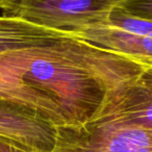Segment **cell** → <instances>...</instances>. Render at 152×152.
Returning <instances> with one entry per match:
<instances>
[{
    "label": "cell",
    "mask_w": 152,
    "mask_h": 152,
    "mask_svg": "<svg viewBox=\"0 0 152 152\" xmlns=\"http://www.w3.org/2000/svg\"><path fill=\"white\" fill-rule=\"evenodd\" d=\"M50 152H152V129L99 121L57 127Z\"/></svg>",
    "instance_id": "3957f363"
},
{
    "label": "cell",
    "mask_w": 152,
    "mask_h": 152,
    "mask_svg": "<svg viewBox=\"0 0 152 152\" xmlns=\"http://www.w3.org/2000/svg\"><path fill=\"white\" fill-rule=\"evenodd\" d=\"M117 7L134 17L152 20V0H120Z\"/></svg>",
    "instance_id": "ba28073f"
},
{
    "label": "cell",
    "mask_w": 152,
    "mask_h": 152,
    "mask_svg": "<svg viewBox=\"0 0 152 152\" xmlns=\"http://www.w3.org/2000/svg\"><path fill=\"white\" fill-rule=\"evenodd\" d=\"M0 152H31L14 142L0 137Z\"/></svg>",
    "instance_id": "9c48e42d"
},
{
    "label": "cell",
    "mask_w": 152,
    "mask_h": 152,
    "mask_svg": "<svg viewBox=\"0 0 152 152\" xmlns=\"http://www.w3.org/2000/svg\"><path fill=\"white\" fill-rule=\"evenodd\" d=\"M141 65L77 38L0 54V99L29 110L53 126L90 122Z\"/></svg>",
    "instance_id": "6da1fadb"
},
{
    "label": "cell",
    "mask_w": 152,
    "mask_h": 152,
    "mask_svg": "<svg viewBox=\"0 0 152 152\" xmlns=\"http://www.w3.org/2000/svg\"><path fill=\"white\" fill-rule=\"evenodd\" d=\"M92 121L152 129V68L116 90Z\"/></svg>",
    "instance_id": "5b68a950"
},
{
    "label": "cell",
    "mask_w": 152,
    "mask_h": 152,
    "mask_svg": "<svg viewBox=\"0 0 152 152\" xmlns=\"http://www.w3.org/2000/svg\"><path fill=\"white\" fill-rule=\"evenodd\" d=\"M72 37L152 68V20L131 16L115 7L104 21Z\"/></svg>",
    "instance_id": "277c9868"
},
{
    "label": "cell",
    "mask_w": 152,
    "mask_h": 152,
    "mask_svg": "<svg viewBox=\"0 0 152 152\" xmlns=\"http://www.w3.org/2000/svg\"><path fill=\"white\" fill-rule=\"evenodd\" d=\"M71 37L68 32L39 26L17 18L0 16V54Z\"/></svg>",
    "instance_id": "52a82bcc"
},
{
    "label": "cell",
    "mask_w": 152,
    "mask_h": 152,
    "mask_svg": "<svg viewBox=\"0 0 152 152\" xmlns=\"http://www.w3.org/2000/svg\"><path fill=\"white\" fill-rule=\"evenodd\" d=\"M120 0H0L2 16L71 36L104 21Z\"/></svg>",
    "instance_id": "7a4b0ae2"
},
{
    "label": "cell",
    "mask_w": 152,
    "mask_h": 152,
    "mask_svg": "<svg viewBox=\"0 0 152 152\" xmlns=\"http://www.w3.org/2000/svg\"><path fill=\"white\" fill-rule=\"evenodd\" d=\"M0 137L31 152H50L56 127L31 110L0 99Z\"/></svg>",
    "instance_id": "8992f818"
}]
</instances>
